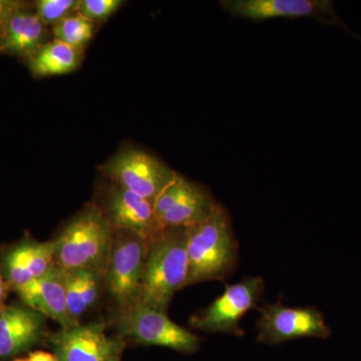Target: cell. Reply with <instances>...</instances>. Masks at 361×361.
Returning <instances> with one entry per match:
<instances>
[{
    "label": "cell",
    "instance_id": "6da1fadb",
    "mask_svg": "<svg viewBox=\"0 0 361 361\" xmlns=\"http://www.w3.org/2000/svg\"><path fill=\"white\" fill-rule=\"evenodd\" d=\"M115 230L101 207L87 204L52 241L54 265L63 269H89L104 275Z\"/></svg>",
    "mask_w": 361,
    "mask_h": 361
},
{
    "label": "cell",
    "instance_id": "7a4b0ae2",
    "mask_svg": "<svg viewBox=\"0 0 361 361\" xmlns=\"http://www.w3.org/2000/svg\"><path fill=\"white\" fill-rule=\"evenodd\" d=\"M188 277L185 287L223 280L236 264L238 245L229 216L217 204L212 215L186 228Z\"/></svg>",
    "mask_w": 361,
    "mask_h": 361
},
{
    "label": "cell",
    "instance_id": "3957f363",
    "mask_svg": "<svg viewBox=\"0 0 361 361\" xmlns=\"http://www.w3.org/2000/svg\"><path fill=\"white\" fill-rule=\"evenodd\" d=\"M187 277L186 228L163 230L149 241L140 304L167 313Z\"/></svg>",
    "mask_w": 361,
    "mask_h": 361
},
{
    "label": "cell",
    "instance_id": "277c9868",
    "mask_svg": "<svg viewBox=\"0 0 361 361\" xmlns=\"http://www.w3.org/2000/svg\"><path fill=\"white\" fill-rule=\"evenodd\" d=\"M149 240L134 232L116 230L104 283L116 306V315L123 314L141 301L142 277Z\"/></svg>",
    "mask_w": 361,
    "mask_h": 361
},
{
    "label": "cell",
    "instance_id": "5b68a950",
    "mask_svg": "<svg viewBox=\"0 0 361 361\" xmlns=\"http://www.w3.org/2000/svg\"><path fill=\"white\" fill-rule=\"evenodd\" d=\"M116 336L141 345L161 346L185 355H193L200 348V337L172 322L167 313L141 304L116 315Z\"/></svg>",
    "mask_w": 361,
    "mask_h": 361
},
{
    "label": "cell",
    "instance_id": "8992f818",
    "mask_svg": "<svg viewBox=\"0 0 361 361\" xmlns=\"http://www.w3.org/2000/svg\"><path fill=\"white\" fill-rule=\"evenodd\" d=\"M99 169L113 184L152 203L178 174L156 157L135 148L122 149Z\"/></svg>",
    "mask_w": 361,
    "mask_h": 361
},
{
    "label": "cell",
    "instance_id": "52a82bcc",
    "mask_svg": "<svg viewBox=\"0 0 361 361\" xmlns=\"http://www.w3.org/2000/svg\"><path fill=\"white\" fill-rule=\"evenodd\" d=\"M264 289L265 282L261 277H247L238 283L227 284L218 298L190 319V325L210 334L244 336L240 322L249 311L258 308Z\"/></svg>",
    "mask_w": 361,
    "mask_h": 361
},
{
    "label": "cell",
    "instance_id": "ba28073f",
    "mask_svg": "<svg viewBox=\"0 0 361 361\" xmlns=\"http://www.w3.org/2000/svg\"><path fill=\"white\" fill-rule=\"evenodd\" d=\"M258 341L278 345L294 339L329 338L331 329L325 322L324 315L317 308L286 307L281 301L266 304L258 308Z\"/></svg>",
    "mask_w": 361,
    "mask_h": 361
},
{
    "label": "cell",
    "instance_id": "9c48e42d",
    "mask_svg": "<svg viewBox=\"0 0 361 361\" xmlns=\"http://www.w3.org/2000/svg\"><path fill=\"white\" fill-rule=\"evenodd\" d=\"M221 6L235 18L253 21L278 18H310L336 25L361 42V37L344 23L329 0H221Z\"/></svg>",
    "mask_w": 361,
    "mask_h": 361
},
{
    "label": "cell",
    "instance_id": "30bf717a",
    "mask_svg": "<svg viewBox=\"0 0 361 361\" xmlns=\"http://www.w3.org/2000/svg\"><path fill=\"white\" fill-rule=\"evenodd\" d=\"M103 322L77 324L49 334L54 355L59 361H110L122 355L125 341L110 337Z\"/></svg>",
    "mask_w": 361,
    "mask_h": 361
},
{
    "label": "cell",
    "instance_id": "8fae6325",
    "mask_svg": "<svg viewBox=\"0 0 361 361\" xmlns=\"http://www.w3.org/2000/svg\"><path fill=\"white\" fill-rule=\"evenodd\" d=\"M54 266V241H37L30 236L4 247L0 252V274L11 290L42 277Z\"/></svg>",
    "mask_w": 361,
    "mask_h": 361
},
{
    "label": "cell",
    "instance_id": "7c38bea8",
    "mask_svg": "<svg viewBox=\"0 0 361 361\" xmlns=\"http://www.w3.org/2000/svg\"><path fill=\"white\" fill-rule=\"evenodd\" d=\"M102 210L115 231L134 232L148 240L163 231L151 201L115 184H111L106 190L104 207Z\"/></svg>",
    "mask_w": 361,
    "mask_h": 361
},
{
    "label": "cell",
    "instance_id": "4fadbf2b",
    "mask_svg": "<svg viewBox=\"0 0 361 361\" xmlns=\"http://www.w3.org/2000/svg\"><path fill=\"white\" fill-rule=\"evenodd\" d=\"M47 318L21 304L0 308V360H8L39 345L49 334Z\"/></svg>",
    "mask_w": 361,
    "mask_h": 361
},
{
    "label": "cell",
    "instance_id": "5bb4252c",
    "mask_svg": "<svg viewBox=\"0 0 361 361\" xmlns=\"http://www.w3.org/2000/svg\"><path fill=\"white\" fill-rule=\"evenodd\" d=\"M47 25L33 4L18 1L0 37V51L26 61L47 44Z\"/></svg>",
    "mask_w": 361,
    "mask_h": 361
},
{
    "label": "cell",
    "instance_id": "9a60e30c",
    "mask_svg": "<svg viewBox=\"0 0 361 361\" xmlns=\"http://www.w3.org/2000/svg\"><path fill=\"white\" fill-rule=\"evenodd\" d=\"M21 303L37 311L45 318L58 322L61 329L77 325L68 314V300L61 272L56 265L52 266L42 277L33 280L16 289Z\"/></svg>",
    "mask_w": 361,
    "mask_h": 361
},
{
    "label": "cell",
    "instance_id": "2e32d148",
    "mask_svg": "<svg viewBox=\"0 0 361 361\" xmlns=\"http://www.w3.org/2000/svg\"><path fill=\"white\" fill-rule=\"evenodd\" d=\"M59 269L65 286L68 314L73 323L80 324V317L97 303L104 276L89 269Z\"/></svg>",
    "mask_w": 361,
    "mask_h": 361
},
{
    "label": "cell",
    "instance_id": "e0dca14e",
    "mask_svg": "<svg viewBox=\"0 0 361 361\" xmlns=\"http://www.w3.org/2000/svg\"><path fill=\"white\" fill-rule=\"evenodd\" d=\"M217 203L206 189L190 180L177 204L160 221L161 229L189 228L208 219Z\"/></svg>",
    "mask_w": 361,
    "mask_h": 361
},
{
    "label": "cell",
    "instance_id": "ac0fdd59",
    "mask_svg": "<svg viewBox=\"0 0 361 361\" xmlns=\"http://www.w3.org/2000/svg\"><path fill=\"white\" fill-rule=\"evenodd\" d=\"M82 54L84 51L54 39L42 45L26 63L33 77H54L78 70L82 61Z\"/></svg>",
    "mask_w": 361,
    "mask_h": 361
},
{
    "label": "cell",
    "instance_id": "d6986e66",
    "mask_svg": "<svg viewBox=\"0 0 361 361\" xmlns=\"http://www.w3.org/2000/svg\"><path fill=\"white\" fill-rule=\"evenodd\" d=\"M94 23L78 13L71 14L52 28L54 39L82 51L94 37Z\"/></svg>",
    "mask_w": 361,
    "mask_h": 361
},
{
    "label": "cell",
    "instance_id": "ffe728a7",
    "mask_svg": "<svg viewBox=\"0 0 361 361\" xmlns=\"http://www.w3.org/2000/svg\"><path fill=\"white\" fill-rule=\"evenodd\" d=\"M80 0H37L35 2V13L45 25H56L71 14L75 13Z\"/></svg>",
    "mask_w": 361,
    "mask_h": 361
},
{
    "label": "cell",
    "instance_id": "44dd1931",
    "mask_svg": "<svg viewBox=\"0 0 361 361\" xmlns=\"http://www.w3.org/2000/svg\"><path fill=\"white\" fill-rule=\"evenodd\" d=\"M190 180L177 174L174 179L161 190L153 202L154 212L157 220L160 221L177 204L182 195L186 191Z\"/></svg>",
    "mask_w": 361,
    "mask_h": 361
},
{
    "label": "cell",
    "instance_id": "7402d4cb",
    "mask_svg": "<svg viewBox=\"0 0 361 361\" xmlns=\"http://www.w3.org/2000/svg\"><path fill=\"white\" fill-rule=\"evenodd\" d=\"M123 4V0H80L77 13L94 23L108 20Z\"/></svg>",
    "mask_w": 361,
    "mask_h": 361
},
{
    "label": "cell",
    "instance_id": "603a6c76",
    "mask_svg": "<svg viewBox=\"0 0 361 361\" xmlns=\"http://www.w3.org/2000/svg\"><path fill=\"white\" fill-rule=\"evenodd\" d=\"M16 4H18V1H13V0H0V37H1L4 26L16 8Z\"/></svg>",
    "mask_w": 361,
    "mask_h": 361
},
{
    "label": "cell",
    "instance_id": "cb8c5ba5",
    "mask_svg": "<svg viewBox=\"0 0 361 361\" xmlns=\"http://www.w3.org/2000/svg\"><path fill=\"white\" fill-rule=\"evenodd\" d=\"M30 361H59L56 355L45 351H33L28 356Z\"/></svg>",
    "mask_w": 361,
    "mask_h": 361
},
{
    "label": "cell",
    "instance_id": "d4e9b609",
    "mask_svg": "<svg viewBox=\"0 0 361 361\" xmlns=\"http://www.w3.org/2000/svg\"><path fill=\"white\" fill-rule=\"evenodd\" d=\"M9 291H11V288H9L8 284L4 280V276L0 274V308L6 305L4 301H6L7 296H8Z\"/></svg>",
    "mask_w": 361,
    "mask_h": 361
},
{
    "label": "cell",
    "instance_id": "484cf974",
    "mask_svg": "<svg viewBox=\"0 0 361 361\" xmlns=\"http://www.w3.org/2000/svg\"><path fill=\"white\" fill-rule=\"evenodd\" d=\"M121 356H122V355H116L115 357L111 358L110 361H121Z\"/></svg>",
    "mask_w": 361,
    "mask_h": 361
},
{
    "label": "cell",
    "instance_id": "4316f807",
    "mask_svg": "<svg viewBox=\"0 0 361 361\" xmlns=\"http://www.w3.org/2000/svg\"><path fill=\"white\" fill-rule=\"evenodd\" d=\"M13 361H30V360H23V358H20V360H16Z\"/></svg>",
    "mask_w": 361,
    "mask_h": 361
},
{
    "label": "cell",
    "instance_id": "83f0119b",
    "mask_svg": "<svg viewBox=\"0 0 361 361\" xmlns=\"http://www.w3.org/2000/svg\"><path fill=\"white\" fill-rule=\"evenodd\" d=\"M0 52H1V51H0Z\"/></svg>",
    "mask_w": 361,
    "mask_h": 361
}]
</instances>
